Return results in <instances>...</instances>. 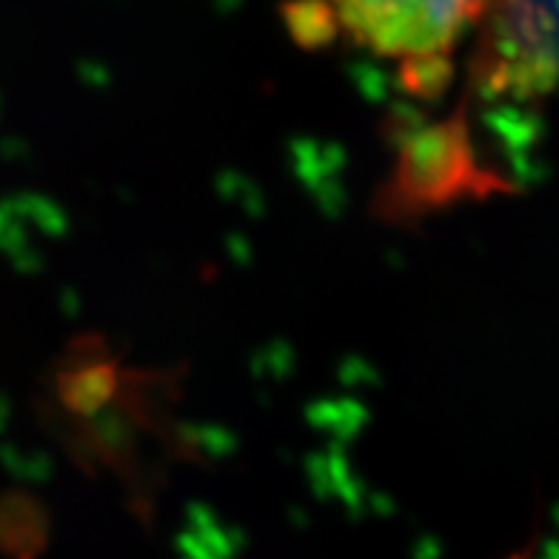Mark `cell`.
<instances>
[{
    "label": "cell",
    "mask_w": 559,
    "mask_h": 559,
    "mask_svg": "<svg viewBox=\"0 0 559 559\" xmlns=\"http://www.w3.org/2000/svg\"><path fill=\"white\" fill-rule=\"evenodd\" d=\"M486 0H332L334 23L374 55L400 60L405 86L435 95L449 81V55Z\"/></svg>",
    "instance_id": "1"
},
{
    "label": "cell",
    "mask_w": 559,
    "mask_h": 559,
    "mask_svg": "<svg viewBox=\"0 0 559 559\" xmlns=\"http://www.w3.org/2000/svg\"><path fill=\"white\" fill-rule=\"evenodd\" d=\"M497 192H508V183L477 160L468 118L460 109L454 118L405 134L377 209L389 223H417L460 200H486Z\"/></svg>",
    "instance_id": "2"
},
{
    "label": "cell",
    "mask_w": 559,
    "mask_h": 559,
    "mask_svg": "<svg viewBox=\"0 0 559 559\" xmlns=\"http://www.w3.org/2000/svg\"><path fill=\"white\" fill-rule=\"evenodd\" d=\"M37 511L35 502L23 500V497H9L7 502H0V539H7L9 545L21 543L23 537H37Z\"/></svg>",
    "instance_id": "3"
},
{
    "label": "cell",
    "mask_w": 559,
    "mask_h": 559,
    "mask_svg": "<svg viewBox=\"0 0 559 559\" xmlns=\"http://www.w3.org/2000/svg\"><path fill=\"white\" fill-rule=\"evenodd\" d=\"M511 559H528V557H525V554H514V557H511Z\"/></svg>",
    "instance_id": "4"
}]
</instances>
